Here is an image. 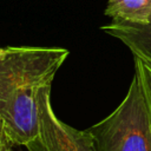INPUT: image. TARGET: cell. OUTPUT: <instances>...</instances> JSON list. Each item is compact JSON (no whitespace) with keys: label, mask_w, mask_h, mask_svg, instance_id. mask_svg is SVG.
Listing matches in <instances>:
<instances>
[{"label":"cell","mask_w":151,"mask_h":151,"mask_svg":"<svg viewBox=\"0 0 151 151\" xmlns=\"http://www.w3.org/2000/svg\"><path fill=\"white\" fill-rule=\"evenodd\" d=\"M68 55L61 47H7L0 52V119L13 145H39L38 93Z\"/></svg>","instance_id":"1"},{"label":"cell","mask_w":151,"mask_h":151,"mask_svg":"<svg viewBox=\"0 0 151 151\" xmlns=\"http://www.w3.org/2000/svg\"><path fill=\"white\" fill-rule=\"evenodd\" d=\"M39 143L44 151H96L88 130H76L61 122L51 105V85H45L38 93Z\"/></svg>","instance_id":"3"},{"label":"cell","mask_w":151,"mask_h":151,"mask_svg":"<svg viewBox=\"0 0 151 151\" xmlns=\"http://www.w3.org/2000/svg\"><path fill=\"white\" fill-rule=\"evenodd\" d=\"M101 29L119 40L127 47H136L151 55V31L143 26L112 22L111 25L101 27Z\"/></svg>","instance_id":"5"},{"label":"cell","mask_w":151,"mask_h":151,"mask_svg":"<svg viewBox=\"0 0 151 151\" xmlns=\"http://www.w3.org/2000/svg\"><path fill=\"white\" fill-rule=\"evenodd\" d=\"M144 28H146V29H150L151 31V18H150V22L147 24V25H145V26H143Z\"/></svg>","instance_id":"9"},{"label":"cell","mask_w":151,"mask_h":151,"mask_svg":"<svg viewBox=\"0 0 151 151\" xmlns=\"http://www.w3.org/2000/svg\"><path fill=\"white\" fill-rule=\"evenodd\" d=\"M0 151H13V146H8V147H4Z\"/></svg>","instance_id":"8"},{"label":"cell","mask_w":151,"mask_h":151,"mask_svg":"<svg viewBox=\"0 0 151 151\" xmlns=\"http://www.w3.org/2000/svg\"><path fill=\"white\" fill-rule=\"evenodd\" d=\"M87 130L96 151H151V106L136 71L117 109Z\"/></svg>","instance_id":"2"},{"label":"cell","mask_w":151,"mask_h":151,"mask_svg":"<svg viewBox=\"0 0 151 151\" xmlns=\"http://www.w3.org/2000/svg\"><path fill=\"white\" fill-rule=\"evenodd\" d=\"M105 14L113 22L145 26L151 18V0H109Z\"/></svg>","instance_id":"4"},{"label":"cell","mask_w":151,"mask_h":151,"mask_svg":"<svg viewBox=\"0 0 151 151\" xmlns=\"http://www.w3.org/2000/svg\"><path fill=\"white\" fill-rule=\"evenodd\" d=\"M8 146H14V145L12 144L9 138L7 137L6 131L4 129V125H2V122L0 119V150L4 149V147H8Z\"/></svg>","instance_id":"7"},{"label":"cell","mask_w":151,"mask_h":151,"mask_svg":"<svg viewBox=\"0 0 151 151\" xmlns=\"http://www.w3.org/2000/svg\"><path fill=\"white\" fill-rule=\"evenodd\" d=\"M1 50H2V48H1V47H0V52H1Z\"/></svg>","instance_id":"10"},{"label":"cell","mask_w":151,"mask_h":151,"mask_svg":"<svg viewBox=\"0 0 151 151\" xmlns=\"http://www.w3.org/2000/svg\"><path fill=\"white\" fill-rule=\"evenodd\" d=\"M134 58V71L139 74L149 104L151 106V55L136 47H129Z\"/></svg>","instance_id":"6"}]
</instances>
